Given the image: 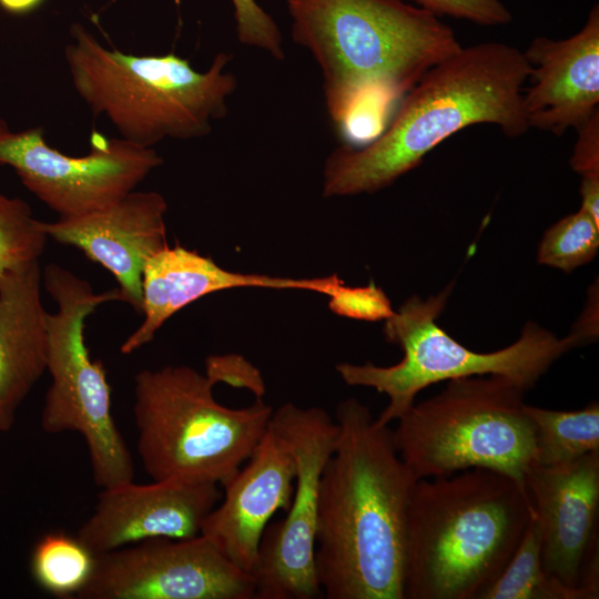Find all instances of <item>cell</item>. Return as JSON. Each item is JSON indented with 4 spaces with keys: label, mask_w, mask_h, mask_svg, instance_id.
Returning <instances> with one entry per match:
<instances>
[{
    "label": "cell",
    "mask_w": 599,
    "mask_h": 599,
    "mask_svg": "<svg viewBox=\"0 0 599 599\" xmlns=\"http://www.w3.org/2000/svg\"><path fill=\"white\" fill-rule=\"evenodd\" d=\"M97 555L77 536L50 531L34 545L30 572L35 583L60 598L78 597L89 583Z\"/></svg>",
    "instance_id": "22"
},
{
    "label": "cell",
    "mask_w": 599,
    "mask_h": 599,
    "mask_svg": "<svg viewBox=\"0 0 599 599\" xmlns=\"http://www.w3.org/2000/svg\"><path fill=\"white\" fill-rule=\"evenodd\" d=\"M246 461L222 486V500L204 518L200 535L252 573L270 519L290 507L296 469L287 445L270 425Z\"/></svg>",
    "instance_id": "16"
},
{
    "label": "cell",
    "mask_w": 599,
    "mask_h": 599,
    "mask_svg": "<svg viewBox=\"0 0 599 599\" xmlns=\"http://www.w3.org/2000/svg\"><path fill=\"white\" fill-rule=\"evenodd\" d=\"M215 383L190 366L143 369L134 378L136 448L153 480L225 485L266 433L274 408L257 398L231 408Z\"/></svg>",
    "instance_id": "6"
},
{
    "label": "cell",
    "mask_w": 599,
    "mask_h": 599,
    "mask_svg": "<svg viewBox=\"0 0 599 599\" xmlns=\"http://www.w3.org/2000/svg\"><path fill=\"white\" fill-rule=\"evenodd\" d=\"M418 7L436 14L464 19L481 26H502L511 13L501 0H414Z\"/></svg>",
    "instance_id": "27"
},
{
    "label": "cell",
    "mask_w": 599,
    "mask_h": 599,
    "mask_svg": "<svg viewBox=\"0 0 599 599\" xmlns=\"http://www.w3.org/2000/svg\"><path fill=\"white\" fill-rule=\"evenodd\" d=\"M576 130L578 138L570 165L582 179H599V111Z\"/></svg>",
    "instance_id": "29"
},
{
    "label": "cell",
    "mask_w": 599,
    "mask_h": 599,
    "mask_svg": "<svg viewBox=\"0 0 599 599\" xmlns=\"http://www.w3.org/2000/svg\"><path fill=\"white\" fill-rule=\"evenodd\" d=\"M530 65L524 51L483 42L461 48L428 70L389 122L362 146L344 144L326 159L323 195L374 193L417 167L425 155L455 133L497 125L517 138L528 129L522 111Z\"/></svg>",
    "instance_id": "2"
},
{
    "label": "cell",
    "mask_w": 599,
    "mask_h": 599,
    "mask_svg": "<svg viewBox=\"0 0 599 599\" xmlns=\"http://www.w3.org/2000/svg\"><path fill=\"white\" fill-rule=\"evenodd\" d=\"M77 598L255 599V585L202 535L153 538L97 555Z\"/></svg>",
    "instance_id": "12"
},
{
    "label": "cell",
    "mask_w": 599,
    "mask_h": 599,
    "mask_svg": "<svg viewBox=\"0 0 599 599\" xmlns=\"http://www.w3.org/2000/svg\"><path fill=\"white\" fill-rule=\"evenodd\" d=\"M328 306L339 316L376 322L394 315L390 301L373 282L366 286H346L344 283L329 295Z\"/></svg>",
    "instance_id": "26"
},
{
    "label": "cell",
    "mask_w": 599,
    "mask_h": 599,
    "mask_svg": "<svg viewBox=\"0 0 599 599\" xmlns=\"http://www.w3.org/2000/svg\"><path fill=\"white\" fill-rule=\"evenodd\" d=\"M525 489L545 570L568 586L599 587V451L560 466L534 464Z\"/></svg>",
    "instance_id": "13"
},
{
    "label": "cell",
    "mask_w": 599,
    "mask_h": 599,
    "mask_svg": "<svg viewBox=\"0 0 599 599\" xmlns=\"http://www.w3.org/2000/svg\"><path fill=\"white\" fill-rule=\"evenodd\" d=\"M536 435L535 464L546 467L572 463L599 451V405L578 410H552L525 404Z\"/></svg>",
    "instance_id": "21"
},
{
    "label": "cell",
    "mask_w": 599,
    "mask_h": 599,
    "mask_svg": "<svg viewBox=\"0 0 599 599\" xmlns=\"http://www.w3.org/2000/svg\"><path fill=\"white\" fill-rule=\"evenodd\" d=\"M45 0H0V8L13 16H23L37 10Z\"/></svg>",
    "instance_id": "31"
},
{
    "label": "cell",
    "mask_w": 599,
    "mask_h": 599,
    "mask_svg": "<svg viewBox=\"0 0 599 599\" xmlns=\"http://www.w3.org/2000/svg\"><path fill=\"white\" fill-rule=\"evenodd\" d=\"M449 294L450 286L427 300L413 296L386 319V339L403 351L399 363L392 366L372 363L336 365V372L347 385L372 387L388 397L387 406L376 418L378 424L397 420L414 405L420 390L444 380L499 375L528 390L555 361L588 341L579 328L559 338L529 322L520 337L502 349L491 353L470 351L436 323Z\"/></svg>",
    "instance_id": "8"
},
{
    "label": "cell",
    "mask_w": 599,
    "mask_h": 599,
    "mask_svg": "<svg viewBox=\"0 0 599 599\" xmlns=\"http://www.w3.org/2000/svg\"><path fill=\"white\" fill-rule=\"evenodd\" d=\"M167 203L155 191H132L92 213L43 222L48 237L79 248L115 277L121 301L139 314L148 260L167 246Z\"/></svg>",
    "instance_id": "15"
},
{
    "label": "cell",
    "mask_w": 599,
    "mask_h": 599,
    "mask_svg": "<svg viewBox=\"0 0 599 599\" xmlns=\"http://www.w3.org/2000/svg\"><path fill=\"white\" fill-rule=\"evenodd\" d=\"M221 498L212 483L128 481L101 489L77 537L95 555L153 538H193Z\"/></svg>",
    "instance_id": "14"
},
{
    "label": "cell",
    "mask_w": 599,
    "mask_h": 599,
    "mask_svg": "<svg viewBox=\"0 0 599 599\" xmlns=\"http://www.w3.org/2000/svg\"><path fill=\"white\" fill-rule=\"evenodd\" d=\"M530 85L522 92L529 128L560 136L599 111V7L573 35L535 38L524 52Z\"/></svg>",
    "instance_id": "17"
},
{
    "label": "cell",
    "mask_w": 599,
    "mask_h": 599,
    "mask_svg": "<svg viewBox=\"0 0 599 599\" xmlns=\"http://www.w3.org/2000/svg\"><path fill=\"white\" fill-rule=\"evenodd\" d=\"M293 41L322 71L331 121L346 131L364 111L402 100L457 53L454 30L402 0H287Z\"/></svg>",
    "instance_id": "3"
},
{
    "label": "cell",
    "mask_w": 599,
    "mask_h": 599,
    "mask_svg": "<svg viewBox=\"0 0 599 599\" xmlns=\"http://www.w3.org/2000/svg\"><path fill=\"white\" fill-rule=\"evenodd\" d=\"M205 374L216 384L224 382L233 386H244L256 394L265 392L260 373L244 359L235 355L210 356L205 363Z\"/></svg>",
    "instance_id": "28"
},
{
    "label": "cell",
    "mask_w": 599,
    "mask_h": 599,
    "mask_svg": "<svg viewBox=\"0 0 599 599\" xmlns=\"http://www.w3.org/2000/svg\"><path fill=\"white\" fill-rule=\"evenodd\" d=\"M39 260L0 278V432L10 430L23 400L47 370L48 312Z\"/></svg>",
    "instance_id": "19"
},
{
    "label": "cell",
    "mask_w": 599,
    "mask_h": 599,
    "mask_svg": "<svg viewBox=\"0 0 599 599\" xmlns=\"http://www.w3.org/2000/svg\"><path fill=\"white\" fill-rule=\"evenodd\" d=\"M581 210L599 223V179H582L580 186Z\"/></svg>",
    "instance_id": "30"
},
{
    "label": "cell",
    "mask_w": 599,
    "mask_h": 599,
    "mask_svg": "<svg viewBox=\"0 0 599 599\" xmlns=\"http://www.w3.org/2000/svg\"><path fill=\"white\" fill-rule=\"evenodd\" d=\"M338 437L321 477L315 564L327 599H405L408 514L418 478L388 425L356 398L336 408Z\"/></svg>",
    "instance_id": "1"
},
{
    "label": "cell",
    "mask_w": 599,
    "mask_h": 599,
    "mask_svg": "<svg viewBox=\"0 0 599 599\" xmlns=\"http://www.w3.org/2000/svg\"><path fill=\"white\" fill-rule=\"evenodd\" d=\"M599 587H572L548 573L541 561V540L534 509L510 560L480 599H597Z\"/></svg>",
    "instance_id": "20"
},
{
    "label": "cell",
    "mask_w": 599,
    "mask_h": 599,
    "mask_svg": "<svg viewBox=\"0 0 599 599\" xmlns=\"http://www.w3.org/2000/svg\"><path fill=\"white\" fill-rule=\"evenodd\" d=\"M599 250V223L583 210L550 226L539 245L538 262L566 273L590 262Z\"/></svg>",
    "instance_id": "23"
},
{
    "label": "cell",
    "mask_w": 599,
    "mask_h": 599,
    "mask_svg": "<svg viewBox=\"0 0 599 599\" xmlns=\"http://www.w3.org/2000/svg\"><path fill=\"white\" fill-rule=\"evenodd\" d=\"M270 426L295 461V487L286 516L268 524L252 571L255 599H315L323 592L315 564L319 484L334 451L338 425L319 407L286 403Z\"/></svg>",
    "instance_id": "10"
},
{
    "label": "cell",
    "mask_w": 599,
    "mask_h": 599,
    "mask_svg": "<svg viewBox=\"0 0 599 599\" xmlns=\"http://www.w3.org/2000/svg\"><path fill=\"white\" fill-rule=\"evenodd\" d=\"M527 493L486 468L417 480L408 514L405 599H480L519 545Z\"/></svg>",
    "instance_id": "4"
},
{
    "label": "cell",
    "mask_w": 599,
    "mask_h": 599,
    "mask_svg": "<svg viewBox=\"0 0 599 599\" xmlns=\"http://www.w3.org/2000/svg\"><path fill=\"white\" fill-rule=\"evenodd\" d=\"M343 283L336 274L291 278L231 272L219 266L209 256L182 246L167 245L145 263L141 305L144 318L122 343L120 351L123 355H129L149 344L172 315L214 292L234 287H268L312 291L329 296Z\"/></svg>",
    "instance_id": "18"
},
{
    "label": "cell",
    "mask_w": 599,
    "mask_h": 599,
    "mask_svg": "<svg viewBox=\"0 0 599 599\" xmlns=\"http://www.w3.org/2000/svg\"><path fill=\"white\" fill-rule=\"evenodd\" d=\"M64 59L77 94L105 116L120 138L144 148L207 135L227 114L237 79L219 52L209 69L195 70L175 53L140 55L103 45L82 24L70 29Z\"/></svg>",
    "instance_id": "5"
},
{
    "label": "cell",
    "mask_w": 599,
    "mask_h": 599,
    "mask_svg": "<svg viewBox=\"0 0 599 599\" xmlns=\"http://www.w3.org/2000/svg\"><path fill=\"white\" fill-rule=\"evenodd\" d=\"M163 162L154 148L91 133L90 151L75 156L47 143L41 126L13 131L0 118V165L59 217L102 210L134 191Z\"/></svg>",
    "instance_id": "11"
},
{
    "label": "cell",
    "mask_w": 599,
    "mask_h": 599,
    "mask_svg": "<svg viewBox=\"0 0 599 599\" xmlns=\"http://www.w3.org/2000/svg\"><path fill=\"white\" fill-rule=\"evenodd\" d=\"M525 392L499 375L450 379L397 419L392 430L396 450L418 479L486 468L511 477L526 491L536 435L524 408Z\"/></svg>",
    "instance_id": "7"
},
{
    "label": "cell",
    "mask_w": 599,
    "mask_h": 599,
    "mask_svg": "<svg viewBox=\"0 0 599 599\" xmlns=\"http://www.w3.org/2000/svg\"><path fill=\"white\" fill-rule=\"evenodd\" d=\"M42 282L58 309L47 317L51 384L41 427L48 434L82 436L93 481L101 489L132 481L133 458L112 415L104 366L91 358L84 339L88 316L103 303L121 301L119 288L95 293L88 281L54 263L44 267Z\"/></svg>",
    "instance_id": "9"
},
{
    "label": "cell",
    "mask_w": 599,
    "mask_h": 599,
    "mask_svg": "<svg viewBox=\"0 0 599 599\" xmlns=\"http://www.w3.org/2000/svg\"><path fill=\"white\" fill-rule=\"evenodd\" d=\"M231 1L238 41L264 50L276 60H284L283 38L273 18L255 0Z\"/></svg>",
    "instance_id": "25"
},
{
    "label": "cell",
    "mask_w": 599,
    "mask_h": 599,
    "mask_svg": "<svg viewBox=\"0 0 599 599\" xmlns=\"http://www.w3.org/2000/svg\"><path fill=\"white\" fill-rule=\"evenodd\" d=\"M47 238L43 222L23 200L0 194V278L12 268L39 260Z\"/></svg>",
    "instance_id": "24"
}]
</instances>
